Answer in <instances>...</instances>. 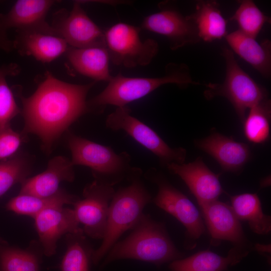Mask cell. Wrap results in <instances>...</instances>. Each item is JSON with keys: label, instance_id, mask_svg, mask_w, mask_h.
Wrapping results in <instances>:
<instances>
[{"label": "cell", "instance_id": "cell-1", "mask_svg": "<svg viewBox=\"0 0 271 271\" xmlns=\"http://www.w3.org/2000/svg\"><path fill=\"white\" fill-rule=\"evenodd\" d=\"M95 81L80 85L66 82L47 72L35 92L21 96L24 133L37 135L45 151L80 116L89 112L86 96Z\"/></svg>", "mask_w": 271, "mask_h": 271}, {"label": "cell", "instance_id": "cell-2", "mask_svg": "<svg viewBox=\"0 0 271 271\" xmlns=\"http://www.w3.org/2000/svg\"><path fill=\"white\" fill-rule=\"evenodd\" d=\"M124 239L117 241L104 257L102 266L115 260L132 259L161 265L181 258L165 224L143 213Z\"/></svg>", "mask_w": 271, "mask_h": 271}, {"label": "cell", "instance_id": "cell-3", "mask_svg": "<svg viewBox=\"0 0 271 271\" xmlns=\"http://www.w3.org/2000/svg\"><path fill=\"white\" fill-rule=\"evenodd\" d=\"M108 82L102 92L87 101L89 112H102L108 105L117 107L126 106L167 84H175L181 89L200 84L193 79L189 67L183 63H168L162 77H128L119 73Z\"/></svg>", "mask_w": 271, "mask_h": 271}, {"label": "cell", "instance_id": "cell-4", "mask_svg": "<svg viewBox=\"0 0 271 271\" xmlns=\"http://www.w3.org/2000/svg\"><path fill=\"white\" fill-rule=\"evenodd\" d=\"M143 175L142 170L134 167L127 180L129 184L115 191L109 203L104 235L100 245L93 253L92 262L95 265L105 257L119 237L134 226L145 207L152 202Z\"/></svg>", "mask_w": 271, "mask_h": 271}, {"label": "cell", "instance_id": "cell-5", "mask_svg": "<svg viewBox=\"0 0 271 271\" xmlns=\"http://www.w3.org/2000/svg\"><path fill=\"white\" fill-rule=\"evenodd\" d=\"M68 147L72 165L89 168L94 180L113 187L132 173L130 156L126 152L115 153L110 147L100 145L69 132Z\"/></svg>", "mask_w": 271, "mask_h": 271}, {"label": "cell", "instance_id": "cell-6", "mask_svg": "<svg viewBox=\"0 0 271 271\" xmlns=\"http://www.w3.org/2000/svg\"><path fill=\"white\" fill-rule=\"evenodd\" d=\"M221 55L225 63L224 80L221 83L205 84L203 94L207 100L219 96L226 98L243 122L247 109L267 99L268 92L240 67L230 49L223 47Z\"/></svg>", "mask_w": 271, "mask_h": 271}, {"label": "cell", "instance_id": "cell-7", "mask_svg": "<svg viewBox=\"0 0 271 271\" xmlns=\"http://www.w3.org/2000/svg\"><path fill=\"white\" fill-rule=\"evenodd\" d=\"M140 29L123 23L109 28L105 33V39L109 60L116 65L126 67L149 64L159 50L155 40L142 41Z\"/></svg>", "mask_w": 271, "mask_h": 271}, {"label": "cell", "instance_id": "cell-8", "mask_svg": "<svg viewBox=\"0 0 271 271\" xmlns=\"http://www.w3.org/2000/svg\"><path fill=\"white\" fill-rule=\"evenodd\" d=\"M127 106L116 107L105 120L106 126L112 130H123L159 159L161 165L184 163L187 154L182 147H170L153 129L131 114Z\"/></svg>", "mask_w": 271, "mask_h": 271}, {"label": "cell", "instance_id": "cell-9", "mask_svg": "<svg viewBox=\"0 0 271 271\" xmlns=\"http://www.w3.org/2000/svg\"><path fill=\"white\" fill-rule=\"evenodd\" d=\"M144 177L158 187L152 202L183 225L187 240H196L200 238L205 231V226L198 210L190 199L156 168L148 169Z\"/></svg>", "mask_w": 271, "mask_h": 271}, {"label": "cell", "instance_id": "cell-10", "mask_svg": "<svg viewBox=\"0 0 271 271\" xmlns=\"http://www.w3.org/2000/svg\"><path fill=\"white\" fill-rule=\"evenodd\" d=\"M113 187L95 180L83 191V199L73 205L76 218L83 225L84 234L94 239H102L107 226L109 206L114 193Z\"/></svg>", "mask_w": 271, "mask_h": 271}, {"label": "cell", "instance_id": "cell-11", "mask_svg": "<svg viewBox=\"0 0 271 271\" xmlns=\"http://www.w3.org/2000/svg\"><path fill=\"white\" fill-rule=\"evenodd\" d=\"M160 11L145 18L142 28L166 37L172 50L196 44L201 40L195 24L169 2L159 5Z\"/></svg>", "mask_w": 271, "mask_h": 271}, {"label": "cell", "instance_id": "cell-12", "mask_svg": "<svg viewBox=\"0 0 271 271\" xmlns=\"http://www.w3.org/2000/svg\"><path fill=\"white\" fill-rule=\"evenodd\" d=\"M55 1L19 0L6 14H0V34L7 36L9 29L18 32H39L58 36L45 20L46 15Z\"/></svg>", "mask_w": 271, "mask_h": 271}, {"label": "cell", "instance_id": "cell-13", "mask_svg": "<svg viewBox=\"0 0 271 271\" xmlns=\"http://www.w3.org/2000/svg\"><path fill=\"white\" fill-rule=\"evenodd\" d=\"M61 18L52 27L71 47L106 48L104 33L87 16L80 2H75L70 13Z\"/></svg>", "mask_w": 271, "mask_h": 271}, {"label": "cell", "instance_id": "cell-14", "mask_svg": "<svg viewBox=\"0 0 271 271\" xmlns=\"http://www.w3.org/2000/svg\"><path fill=\"white\" fill-rule=\"evenodd\" d=\"M43 253L51 256L56 252L58 240L64 235L73 233L81 227L73 209L63 206L43 210L34 218Z\"/></svg>", "mask_w": 271, "mask_h": 271}, {"label": "cell", "instance_id": "cell-15", "mask_svg": "<svg viewBox=\"0 0 271 271\" xmlns=\"http://www.w3.org/2000/svg\"><path fill=\"white\" fill-rule=\"evenodd\" d=\"M166 167L184 182L199 205L218 200L223 192L219 176L209 169L201 157L188 163H172Z\"/></svg>", "mask_w": 271, "mask_h": 271}, {"label": "cell", "instance_id": "cell-16", "mask_svg": "<svg viewBox=\"0 0 271 271\" xmlns=\"http://www.w3.org/2000/svg\"><path fill=\"white\" fill-rule=\"evenodd\" d=\"M199 206L213 243L226 240L235 245L249 246L240 220L230 205L216 200Z\"/></svg>", "mask_w": 271, "mask_h": 271}, {"label": "cell", "instance_id": "cell-17", "mask_svg": "<svg viewBox=\"0 0 271 271\" xmlns=\"http://www.w3.org/2000/svg\"><path fill=\"white\" fill-rule=\"evenodd\" d=\"M196 146L212 157L226 172L237 173L249 161V147L232 138L214 131L195 142Z\"/></svg>", "mask_w": 271, "mask_h": 271}, {"label": "cell", "instance_id": "cell-18", "mask_svg": "<svg viewBox=\"0 0 271 271\" xmlns=\"http://www.w3.org/2000/svg\"><path fill=\"white\" fill-rule=\"evenodd\" d=\"M75 173L71 160L64 156H56L48 162L42 173L26 179L21 183L19 194L48 197L56 193L62 181L71 182Z\"/></svg>", "mask_w": 271, "mask_h": 271}, {"label": "cell", "instance_id": "cell-19", "mask_svg": "<svg viewBox=\"0 0 271 271\" xmlns=\"http://www.w3.org/2000/svg\"><path fill=\"white\" fill-rule=\"evenodd\" d=\"M233 52L248 63L265 78L271 75V42L263 40L260 43L256 39L248 36L239 30L225 37Z\"/></svg>", "mask_w": 271, "mask_h": 271}, {"label": "cell", "instance_id": "cell-20", "mask_svg": "<svg viewBox=\"0 0 271 271\" xmlns=\"http://www.w3.org/2000/svg\"><path fill=\"white\" fill-rule=\"evenodd\" d=\"M249 247L235 245L224 257L209 250L171 262L172 271H222L239 262L249 253Z\"/></svg>", "mask_w": 271, "mask_h": 271}, {"label": "cell", "instance_id": "cell-21", "mask_svg": "<svg viewBox=\"0 0 271 271\" xmlns=\"http://www.w3.org/2000/svg\"><path fill=\"white\" fill-rule=\"evenodd\" d=\"M67 58L79 73L96 81L108 82L112 76L109 71V57L106 48L92 47L69 48Z\"/></svg>", "mask_w": 271, "mask_h": 271}, {"label": "cell", "instance_id": "cell-22", "mask_svg": "<svg viewBox=\"0 0 271 271\" xmlns=\"http://www.w3.org/2000/svg\"><path fill=\"white\" fill-rule=\"evenodd\" d=\"M14 42L19 48L42 62H50L67 52L68 45L62 38L39 32H18Z\"/></svg>", "mask_w": 271, "mask_h": 271}, {"label": "cell", "instance_id": "cell-23", "mask_svg": "<svg viewBox=\"0 0 271 271\" xmlns=\"http://www.w3.org/2000/svg\"><path fill=\"white\" fill-rule=\"evenodd\" d=\"M187 16L196 25L201 40L211 42L225 38L227 34V21L216 1H198L195 12Z\"/></svg>", "mask_w": 271, "mask_h": 271}, {"label": "cell", "instance_id": "cell-24", "mask_svg": "<svg viewBox=\"0 0 271 271\" xmlns=\"http://www.w3.org/2000/svg\"><path fill=\"white\" fill-rule=\"evenodd\" d=\"M79 199L78 196L70 194L62 188L48 197L19 194L10 200L6 205V209L18 214L34 218L44 209L66 204L73 205Z\"/></svg>", "mask_w": 271, "mask_h": 271}, {"label": "cell", "instance_id": "cell-25", "mask_svg": "<svg viewBox=\"0 0 271 271\" xmlns=\"http://www.w3.org/2000/svg\"><path fill=\"white\" fill-rule=\"evenodd\" d=\"M231 207L239 220L246 221L251 230L260 235L271 230V217L262 211L256 193H243L230 197Z\"/></svg>", "mask_w": 271, "mask_h": 271}, {"label": "cell", "instance_id": "cell-26", "mask_svg": "<svg viewBox=\"0 0 271 271\" xmlns=\"http://www.w3.org/2000/svg\"><path fill=\"white\" fill-rule=\"evenodd\" d=\"M43 248L32 240L25 249L0 244V271H40Z\"/></svg>", "mask_w": 271, "mask_h": 271}, {"label": "cell", "instance_id": "cell-27", "mask_svg": "<svg viewBox=\"0 0 271 271\" xmlns=\"http://www.w3.org/2000/svg\"><path fill=\"white\" fill-rule=\"evenodd\" d=\"M66 250L61 260V271H91L94 249L83 229L65 235Z\"/></svg>", "mask_w": 271, "mask_h": 271}, {"label": "cell", "instance_id": "cell-28", "mask_svg": "<svg viewBox=\"0 0 271 271\" xmlns=\"http://www.w3.org/2000/svg\"><path fill=\"white\" fill-rule=\"evenodd\" d=\"M270 100L267 98L249 109L243 123L245 136L250 142L262 144L268 140L270 133Z\"/></svg>", "mask_w": 271, "mask_h": 271}, {"label": "cell", "instance_id": "cell-29", "mask_svg": "<svg viewBox=\"0 0 271 271\" xmlns=\"http://www.w3.org/2000/svg\"><path fill=\"white\" fill-rule=\"evenodd\" d=\"M237 23L242 33L255 38L265 24H270L271 19L265 15L251 0H243L229 19Z\"/></svg>", "mask_w": 271, "mask_h": 271}, {"label": "cell", "instance_id": "cell-30", "mask_svg": "<svg viewBox=\"0 0 271 271\" xmlns=\"http://www.w3.org/2000/svg\"><path fill=\"white\" fill-rule=\"evenodd\" d=\"M18 71L14 64L0 67V130L10 126L11 121L21 112L7 81L8 76Z\"/></svg>", "mask_w": 271, "mask_h": 271}, {"label": "cell", "instance_id": "cell-31", "mask_svg": "<svg viewBox=\"0 0 271 271\" xmlns=\"http://www.w3.org/2000/svg\"><path fill=\"white\" fill-rule=\"evenodd\" d=\"M30 173L29 164L22 155L0 161V197L15 184L23 183Z\"/></svg>", "mask_w": 271, "mask_h": 271}, {"label": "cell", "instance_id": "cell-32", "mask_svg": "<svg viewBox=\"0 0 271 271\" xmlns=\"http://www.w3.org/2000/svg\"><path fill=\"white\" fill-rule=\"evenodd\" d=\"M23 140L22 134L14 131L10 126L0 130V161L16 155Z\"/></svg>", "mask_w": 271, "mask_h": 271}, {"label": "cell", "instance_id": "cell-33", "mask_svg": "<svg viewBox=\"0 0 271 271\" xmlns=\"http://www.w3.org/2000/svg\"><path fill=\"white\" fill-rule=\"evenodd\" d=\"M14 48V42L9 39L7 36L0 34V50L9 52Z\"/></svg>", "mask_w": 271, "mask_h": 271}, {"label": "cell", "instance_id": "cell-34", "mask_svg": "<svg viewBox=\"0 0 271 271\" xmlns=\"http://www.w3.org/2000/svg\"><path fill=\"white\" fill-rule=\"evenodd\" d=\"M270 245L269 244H256L254 247L256 250L261 252H270Z\"/></svg>", "mask_w": 271, "mask_h": 271}, {"label": "cell", "instance_id": "cell-35", "mask_svg": "<svg viewBox=\"0 0 271 271\" xmlns=\"http://www.w3.org/2000/svg\"><path fill=\"white\" fill-rule=\"evenodd\" d=\"M0 244H8V242L6 240H4L0 237Z\"/></svg>", "mask_w": 271, "mask_h": 271}]
</instances>
